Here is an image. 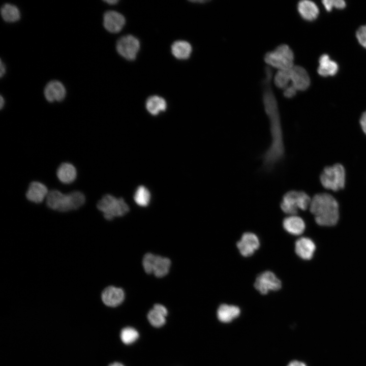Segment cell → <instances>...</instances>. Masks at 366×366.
I'll list each match as a JSON object with an SVG mask.
<instances>
[{
	"mask_svg": "<svg viewBox=\"0 0 366 366\" xmlns=\"http://www.w3.org/2000/svg\"><path fill=\"white\" fill-rule=\"evenodd\" d=\"M320 180L327 190L338 191L343 189L346 182L344 167L339 163L325 167L320 174Z\"/></svg>",
	"mask_w": 366,
	"mask_h": 366,
	"instance_id": "obj_6",
	"label": "cell"
},
{
	"mask_svg": "<svg viewBox=\"0 0 366 366\" xmlns=\"http://www.w3.org/2000/svg\"><path fill=\"white\" fill-rule=\"evenodd\" d=\"M287 366H307L302 362L294 360L290 362Z\"/></svg>",
	"mask_w": 366,
	"mask_h": 366,
	"instance_id": "obj_36",
	"label": "cell"
},
{
	"mask_svg": "<svg viewBox=\"0 0 366 366\" xmlns=\"http://www.w3.org/2000/svg\"><path fill=\"white\" fill-rule=\"evenodd\" d=\"M315 250V243L309 237H300L295 242V252L299 258L303 260L311 259Z\"/></svg>",
	"mask_w": 366,
	"mask_h": 366,
	"instance_id": "obj_16",
	"label": "cell"
},
{
	"mask_svg": "<svg viewBox=\"0 0 366 366\" xmlns=\"http://www.w3.org/2000/svg\"><path fill=\"white\" fill-rule=\"evenodd\" d=\"M264 60L268 65L279 70H288L294 66V53L288 45L281 44L273 51L266 53Z\"/></svg>",
	"mask_w": 366,
	"mask_h": 366,
	"instance_id": "obj_7",
	"label": "cell"
},
{
	"mask_svg": "<svg viewBox=\"0 0 366 366\" xmlns=\"http://www.w3.org/2000/svg\"><path fill=\"white\" fill-rule=\"evenodd\" d=\"M105 3L109 5H115L117 4L118 2V1L116 0H108V1H104Z\"/></svg>",
	"mask_w": 366,
	"mask_h": 366,
	"instance_id": "obj_38",
	"label": "cell"
},
{
	"mask_svg": "<svg viewBox=\"0 0 366 366\" xmlns=\"http://www.w3.org/2000/svg\"><path fill=\"white\" fill-rule=\"evenodd\" d=\"M43 93L46 100L52 103L63 101L66 96L67 92L62 82L53 80L46 84Z\"/></svg>",
	"mask_w": 366,
	"mask_h": 366,
	"instance_id": "obj_13",
	"label": "cell"
},
{
	"mask_svg": "<svg viewBox=\"0 0 366 366\" xmlns=\"http://www.w3.org/2000/svg\"><path fill=\"white\" fill-rule=\"evenodd\" d=\"M254 288L261 294L277 291L282 288L281 281L272 271L267 270L260 273L254 283Z\"/></svg>",
	"mask_w": 366,
	"mask_h": 366,
	"instance_id": "obj_9",
	"label": "cell"
},
{
	"mask_svg": "<svg viewBox=\"0 0 366 366\" xmlns=\"http://www.w3.org/2000/svg\"><path fill=\"white\" fill-rule=\"evenodd\" d=\"M260 245V240L258 236L251 232L243 233L240 240L236 243L239 252L245 257L252 256L259 248Z\"/></svg>",
	"mask_w": 366,
	"mask_h": 366,
	"instance_id": "obj_11",
	"label": "cell"
},
{
	"mask_svg": "<svg viewBox=\"0 0 366 366\" xmlns=\"http://www.w3.org/2000/svg\"><path fill=\"white\" fill-rule=\"evenodd\" d=\"M138 331L132 327H126L121 330L120 338L125 345H131L135 343L139 338Z\"/></svg>",
	"mask_w": 366,
	"mask_h": 366,
	"instance_id": "obj_27",
	"label": "cell"
},
{
	"mask_svg": "<svg viewBox=\"0 0 366 366\" xmlns=\"http://www.w3.org/2000/svg\"><path fill=\"white\" fill-rule=\"evenodd\" d=\"M1 15L3 19L8 23H14L21 18L19 8L15 5L6 3L1 8Z\"/></svg>",
	"mask_w": 366,
	"mask_h": 366,
	"instance_id": "obj_24",
	"label": "cell"
},
{
	"mask_svg": "<svg viewBox=\"0 0 366 366\" xmlns=\"http://www.w3.org/2000/svg\"><path fill=\"white\" fill-rule=\"evenodd\" d=\"M291 85L297 90H305L310 85V78L307 70L301 66H294L289 70Z\"/></svg>",
	"mask_w": 366,
	"mask_h": 366,
	"instance_id": "obj_14",
	"label": "cell"
},
{
	"mask_svg": "<svg viewBox=\"0 0 366 366\" xmlns=\"http://www.w3.org/2000/svg\"><path fill=\"white\" fill-rule=\"evenodd\" d=\"M359 123L362 131L366 135V110L362 113Z\"/></svg>",
	"mask_w": 366,
	"mask_h": 366,
	"instance_id": "obj_33",
	"label": "cell"
},
{
	"mask_svg": "<svg viewBox=\"0 0 366 366\" xmlns=\"http://www.w3.org/2000/svg\"><path fill=\"white\" fill-rule=\"evenodd\" d=\"M290 81L289 70H280L276 73L274 77V83L276 86L284 89Z\"/></svg>",
	"mask_w": 366,
	"mask_h": 366,
	"instance_id": "obj_29",
	"label": "cell"
},
{
	"mask_svg": "<svg viewBox=\"0 0 366 366\" xmlns=\"http://www.w3.org/2000/svg\"><path fill=\"white\" fill-rule=\"evenodd\" d=\"M147 319L150 324L155 327L163 326L166 323V316L152 308L147 314Z\"/></svg>",
	"mask_w": 366,
	"mask_h": 366,
	"instance_id": "obj_28",
	"label": "cell"
},
{
	"mask_svg": "<svg viewBox=\"0 0 366 366\" xmlns=\"http://www.w3.org/2000/svg\"><path fill=\"white\" fill-rule=\"evenodd\" d=\"M77 170L75 166L68 162L62 163L57 168L56 175L62 183L69 184L73 182L77 177Z\"/></svg>",
	"mask_w": 366,
	"mask_h": 366,
	"instance_id": "obj_21",
	"label": "cell"
},
{
	"mask_svg": "<svg viewBox=\"0 0 366 366\" xmlns=\"http://www.w3.org/2000/svg\"><path fill=\"white\" fill-rule=\"evenodd\" d=\"M0 76L2 78L6 73V68L5 65L2 59H1L0 61Z\"/></svg>",
	"mask_w": 366,
	"mask_h": 366,
	"instance_id": "obj_35",
	"label": "cell"
},
{
	"mask_svg": "<svg viewBox=\"0 0 366 366\" xmlns=\"http://www.w3.org/2000/svg\"><path fill=\"white\" fill-rule=\"evenodd\" d=\"M338 64L330 59L326 54H322L319 59V67L317 69L318 74L323 77L333 76L338 71Z\"/></svg>",
	"mask_w": 366,
	"mask_h": 366,
	"instance_id": "obj_20",
	"label": "cell"
},
{
	"mask_svg": "<svg viewBox=\"0 0 366 366\" xmlns=\"http://www.w3.org/2000/svg\"><path fill=\"white\" fill-rule=\"evenodd\" d=\"M316 223L322 226H332L339 219V204L330 194L325 193L316 194L311 199L309 206Z\"/></svg>",
	"mask_w": 366,
	"mask_h": 366,
	"instance_id": "obj_2",
	"label": "cell"
},
{
	"mask_svg": "<svg viewBox=\"0 0 366 366\" xmlns=\"http://www.w3.org/2000/svg\"><path fill=\"white\" fill-rule=\"evenodd\" d=\"M297 10L301 17L308 21L316 19L319 13L316 4L309 0L299 1L297 4Z\"/></svg>",
	"mask_w": 366,
	"mask_h": 366,
	"instance_id": "obj_19",
	"label": "cell"
},
{
	"mask_svg": "<svg viewBox=\"0 0 366 366\" xmlns=\"http://www.w3.org/2000/svg\"><path fill=\"white\" fill-rule=\"evenodd\" d=\"M356 36L360 45L366 48V24L358 28Z\"/></svg>",
	"mask_w": 366,
	"mask_h": 366,
	"instance_id": "obj_31",
	"label": "cell"
},
{
	"mask_svg": "<svg viewBox=\"0 0 366 366\" xmlns=\"http://www.w3.org/2000/svg\"><path fill=\"white\" fill-rule=\"evenodd\" d=\"M271 78L272 71L266 70L265 78L263 81V102L269 120L271 138L270 145L262 156L263 168L267 171L272 170L285 156L283 132L277 101L270 86Z\"/></svg>",
	"mask_w": 366,
	"mask_h": 366,
	"instance_id": "obj_1",
	"label": "cell"
},
{
	"mask_svg": "<svg viewBox=\"0 0 366 366\" xmlns=\"http://www.w3.org/2000/svg\"><path fill=\"white\" fill-rule=\"evenodd\" d=\"M282 226L287 232L295 236L302 234L306 229V224L303 220L296 215L289 216L285 218L282 222Z\"/></svg>",
	"mask_w": 366,
	"mask_h": 366,
	"instance_id": "obj_18",
	"label": "cell"
},
{
	"mask_svg": "<svg viewBox=\"0 0 366 366\" xmlns=\"http://www.w3.org/2000/svg\"><path fill=\"white\" fill-rule=\"evenodd\" d=\"M116 49L118 53L126 59L134 60L139 50L140 42L133 36H124L117 40Z\"/></svg>",
	"mask_w": 366,
	"mask_h": 366,
	"instance_id": "obj_10",
	"label": "cell"
},
{
	"mask_svg": "<svg viewBox=\"0 0 366 366\" xmlns=\"http://www.w3.org/2000/svg\"><path fill=\"white\" fill-rule=\"evenodd\" d=\"M97 207L103 213L107 220L122 217L128 213L130 208L123 198H116L110 194H106L98 201Z\"/></svg>",
	"mask_w": 366,
	"mask_h": 366,
	"instance_id": "obj_4",
	"label": "cell"
},
{
	"mask_svg": "<svg viewBox=\"0 0 366 366\" xmlns=\"http://www.w3.org/2000/svg\"><path fill=\"white\" fill-rule=\"evenodd\" d=\"M217 313L221 322L228 323L239 316L240 310L237 306L223 303L219 307Z\"/></svg>",
	"mask_w": 366,
	"mask_h": 366,
	"instance_id": "obj_22",
	"label": "cell"
},
{
	"mask_svg": "<svg viewBox=\"0 0 366 366\" xmlns=\"http://www.w3.org/2000/svg\"><path fill=\"white\" fill-rule=\"evenodd\" d=\"M134 199L136 203L140 206H147L150 200V193L144 186H139L134 194Z\"/></svg>",
	"mask_w": 366,
	"mask_h": 366,
	"instance_id": "obj_26",
	"label": "cell"
},
{
	"mask_svg": "<svg viewBox=\"0 0 366 366\" xmlns=\"http://www.w3.org/2000/svg\"><path fill=\"white\" fill-rule=\"evenodd\" d=\"M153 308L157 310L159 312H161L165 316H167L168 314V311L166 308L162 304L157 303L154 306Z\"/></svg>",
	"mask_w": 366,
	"mask_h": 366,
	"instance_id": "obj_34",
	"label": "cell"
},
{
	"mask_svg": "<svg viewBox=\"0 0 366 366\" xmlns=\"http://www.w3.org/2000/svg\"><path fill=\"white\" fill-rule=\"evenodd\" d=\"M297 90L291 84L284 89L283 95L287 98H293L296 94Z\"/></svg>",
	"mask_w": 366,
	"mask_h": 366,
	"instance_id": "obj_32",
	"label": "cell"
},
{
	"mask_svg": "<svg viewBox=\"0 0 366 366\" xmlns=\"http://www.w3.org/2000/svg\"><path fill=\"white\" fill-rule=\"evenodd\" d=\"M85 201L84 195L78 191L64 194L57 190H52L49 192L46 198L48 207L60 212L76 210L81 207Z\"/></svg>",
	"mask_w": 366,
	"mask_h": 366,
	"instance_id": "obj_3",
	"label": "cell"
},
{
	"mask_svg": "<svg viewBox=\"0 0 366 366\" xmlns=\"http://www.w3.org/2000/svg\"><path fill=\"white\" fill-rule=\"evenodd\" d=\"M192 48L191 44L186 41H175L171 45V52L178 59H187L190 57Z\"/></svg>",
	"mask_w": 366,
	"mask_h": 366,
	"instance_id": "obj_23",
	"label": "cell"
},
{
	"mask_svg": "<svg viewBox=\"0 0 366 366\" xmlns=\"http://www.w3.org/2000/svg\"><path fill=\"white\" fill-rule=\"evenodd\" d=\"M49 192L44 184L34 181L29 185L25 196L29 201L40 203L46 198Z\"/></svg>",
	"mask_w": 366,
	"mask_h": 366,
	"instance_id": "obj_17",
	"label": "cell"
},
{
	"mask_svg": "<svg viewBox=\"0 0 366 366\" xmlns=\"http://www.w3.org/2000/svg\"><path fill=\"white\" fill-rule=\"evenodd\" d=\"M142 265L146 273L162 278L169 272L171 261L168 258L148 253L143 258Z\"/></svg>",
	"mask_w": 366,
	"mask_h": 366,
	"instance_id": "obj_8",
	"label": "cell"
},
{
	"mask_svg": "<svg viewBox=\"0 0 366 366\" xmlns=\"http://www.w3.org/2000/svg\"><path fill=\"white\" fill-rule=\"evenodd\" d=\"M145 106L150 114L157 115L161 112L166 110L167 103L163 98L158 96H152L147 99Z\"/></svg>",
	"mask_w": 366,
	"mask_h": 366,
	"instance_id": "obj_25",
	"label": "cell"
},
{
	"mask_svg": "<svg viewBox=\"0 0 366 366\" xmlns=\"http://www.w3.org/2000/svg\"><path fill=\"white\" fill-rule=\"evenodd\" d=\"M311 199L304 192L292 190L286 193L280 204L282 210L289 216L296 215L299 210H306Z\"/></svg>",
	"mask_w": 366,
	"mask_h": 366,
	"instance_id": "obj_5",
	"label": "cell"
},
{
	"mask_svg": "<svg viewBox=\"0 0 366 366\" xmlns=\"http://www.w3.org/2000/svg\"><path fill=\"white\" fill-rule=\"evenodd\" d=\"M109 366H125L121 363L118 362H114L109 365Z\"/></svg>",
	"mask_w": 366,
	"mask_h": 366,
	"instance_id": "obj_39",
	"label": "cell"
},
{
	"mask_svg": "<svg viewBox=\"0 0 366 366\" xmlns=\"http://www.w3.org/2000/svg\"><path fill=\"white\" fill-rule=\"evenodd\" d=\"M322 3L327 11H331L333 8L341 9L346 7V3L343 0H324Z\"/></svg>",
	"mask_w": 366,
	"mask_h": 366,
	"instance_id": "obj_30",
	"label": "cell"
},
{
	"mask_svg": "<svg viewBox=\"0 0 366 366\" xmlns=\"http://www.w3.org/2000/svg\"><path fill=\"white\" fill-rule=\"evenodd\" d=\"M126 23L124 16L120 13L113 10L105 12L103 17V24L106 30L111 33L119 32Z\"/></svg>",
	"mask_w": 366,
	"mask_h": 366,
	"instance_id": "obj_12",
	"label": "cell"
},
{
	"mask_svg": "<svg viewBox=\"0 0 366 366\" xmlns=\"http://www.w3.org/2000/svg\"><path fill=\"white\" fill-rule=\"evenodd\" d=\"M5 103V101L4 98V97L2 96H1L0 97V108L1 109H2L4 107Z\"/></svg>",
	"mask_w": 366,
	"mask_h": 366,
	"instance_id": "obj_37",
	"label": "cell"
},
{
	"mask_svg": "<svg viewBox=\"0 0 366 366\" xmlns=\"http://www.w3.org/2000/svg\"><path fill=\"white\" fill-rule=\"evenodd\" d=\"M125 297L123 289L113 286L105 288L101 294L103 302L109 307H116L120 305L124 300Z\"/></svg>",
	"mask_w": 366,
	"mask_h": 366,
	"instance_id": "obj_15",
	"label": "cell"
}]
</instances>
